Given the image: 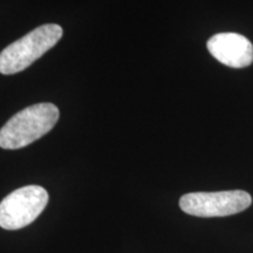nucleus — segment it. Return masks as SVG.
I'll return each mask as SVG.
<instances>
[{
	"instance_id": "1",
	"label": "nucleus",
	"mask_w": 253,
	"mask_h": 253,
	"mask_svg": "<svg viewBox=\"0 0 253 253\" xmlns=\"http://www.w3.org/2000/svg\"><path fill=\"white\" fill-rule=\"evenodd\" d=\"M60 116L53 103H37L12 116L0 129V148L21 149L50 131Z\"/></svg>"
},
{
	"instance_id": "2",
	"label": "nucleus",
	"mask_w": 253,
	"mask_h": 253,
	"mask_svg": "<svg viewBox=\"0 0 253 253\" xmlns=\"http://www.w3.org/2000/svg\"><path fill=\"white\" fill-rule=\"evenodd\" d=\"M62 34V27L56 24L41 25L31 31L0 53V73L12 75L23 72L54 47Z\"/></svg>"
},
{
	"instance_id": "3",
	"label": "nucleus",
	"mask_w": 253,
	"mask_h": 253,
	"mask_svg": "<svg viewBox=\"0 0 253 253\" xmlns=\"http://www.w3.org/2000/svg\"><path fill=\"white\" fill-rule=\"evenodd\" d=\"M48 192L39 185H27L14 190L0 203V227L19 230L30 225L45 210Z\"/></svg>"
},
{
	"instance_id": "4",
	"label": "nucleus",
	"mask_w": 253,
	"mask_h": 253,
	"mask_svg": "<svg viewBox=\"0 0 253 253\" xmlns=\"http://www.w3.org/2000/svg\"><path fill=\"white\" fill-rule=\"evenodd\" d=\"M252 204V197L243 190L217 192H191L182 196V211L195 217H226L242 212Z\"/></svg>"
},
{
	"instance_id": "5",
	"label": "nucleus",
	"mask_w": 253,
	"mask_h": 253,
	"mask_svg": "<svg viewBox=\"0 0 253 253\" xmlns=\"http://www.w3.org/2000/svg\"><path fill=\"white\" fill-rule=\"evenodd\" d=\"M208 50L214 59L232 68H244L253 62V45L238 33H218L208 40Z\"/></svg>"
}]
</instances>
